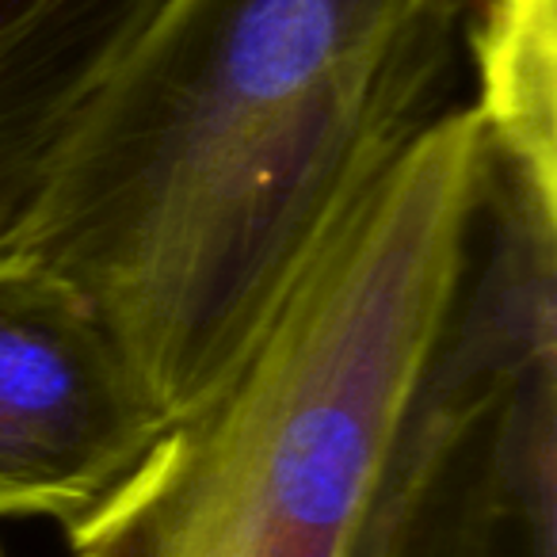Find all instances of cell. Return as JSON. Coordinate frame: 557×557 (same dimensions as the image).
<instances>
[{
	"label": "cell",
	"instance_id": "4",
	"mask_svg": "<svg viewBox=\"0 0 557 557\" xmlns=\"http://www.w3.org/2000/svg\"><path fill=\"white\" fill-rule=\"evenodd\" d=\"M169 417L108 321L32 252L0 256V519L85 523Z\"/></svg>",
	"mask_w": 557,
	"mask_h": 557
},
{
	"label": "cell",
	"instance_id": "5",
	"mask_svg": "<svg viewBox=\"0 0 557 557\" xmlns=\"http://www.w3.org/2000/svg\"><path fill=\"white\" fill-rule=\"evenodd\" d=\"M164 0H0V256L47 202L96 92Z\"/></svg>",
	"mask_w": 557,
	"mask_h": 557
},
{
	"label": "cell",
	"instance_id": "6",
	"mask_svg": "<svg viewBox=\"0 0 557 557\" xmlns=\"http://www.w3.org/2000/svg\"><path fill=\"white\" fill-rule=\"evenodd\" d=\"M488 141L557 187L554 138V0H481L470 27Z\"/></svg>",
	"mask_w": 557,
	"mask_h": 557
},
{
	"label": "cell",
	"instance_id": "7",
	"mask_svg": "<svg viewBox=\"0 0 557 557\" xmlns=\"http://www.w3.org/2000/svg\"><path fill=\"white\" fill-rule=\"evenodd\" d=\"M73 557H85V554H73Z\"/></svg>",
	"mask_w": 557,
	"mask_h": 557
},
{
	"label": "cell",
	"instance_id": "2",
	"mask_svg": "<svg viewBox=\"0 0 557 557\" xmlns=\"http://www.w3.org/2000/svg\"><path fill=\"white\" fill-rule=\"evenodd\" d=\"M485 161L447 108L367 180L233 374L70 527L85 557H348L455 283Z\"/></svg>",
	"mask_w": 557,
	"mask_h": 557
},
{
	"label": "cell",
	"instance_id": "1",
	"mask_svg": "<svg viewBox=\"0 0 557 557\" xmlns=\"http://www.w3.org/2000/svg\"><path fill=\"white\" fill-rule=\"evenodd\" d=\"M478 4L164 0L126 47L20 248L92 302L169 424L447 111Z\"/></svg>",
	"mask_w": 557,
	"mask_h": 557
},
{
	"label": "cell",
	"instance_id": "8",
	"mask_svg": "<svg viewBox=\"0 0 557 557\" xmlns=\"http://www.w3.org/2000/svg\"><path fill=\"white\" fill-rule=\"evenodd\" d=\"M0 557H4V554H0Z\"/></svg>",
	"mask_w": 557,
	"mask_h": 557
},
{
	"label": "cell",
	"instance_id": "3",
	"mask_svg": "<svg viewBox=\"0 0 557 557\" xmlns=\"http://www.w3.org/2000/svg\"><path fill=\"white\" fill-rule=\"evenodd\" d=\"M348 557H557V187L488 134L455 283Z\"/></svg>",
	"mask_w": 557,
	"mask_h": 557
}]
</instances>
